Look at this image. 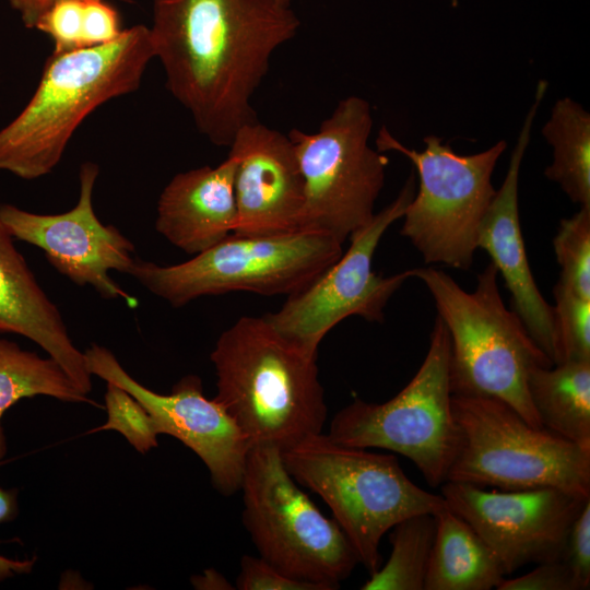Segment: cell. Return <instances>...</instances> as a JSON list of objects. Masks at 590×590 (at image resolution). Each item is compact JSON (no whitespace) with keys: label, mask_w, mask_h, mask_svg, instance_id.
<instances>
[{"label":"cell","mask_w":590,"mask_h":590,"mask_svg":"<svg viewBox=\"0 0 590 590\" xmlns=\"http://www.w3.org/2000/svg\"><path fill=\"white\" fill-rule=\"evenodd\" d=\"M300 20L276 0H152L149 27L166 87L212 144L257 121L251 99Z\"/></svg>","instance_id":"6da1fadb"},{"label":"cell","mask_w":590,"mask_h":590,"mask_svg":"<svg viewBox=\"0 0 590 590\" xmlns=\"http://www.w3.org/2000/svg\"><path fill=\"white\" fill-rule=\"evenodd\" d=\"M153 58L150 30L142 24L103 45L52 54L27 105L0 130V170L25 180L49 174L83 120L137 91Z\"/></svg>","instance_id":"7a4b0ae2"},{"label":"cell","mask_w":590,"mask_h":590,"mask_svg":"<svg viewBox=\"0 0 590 590\" xmlns=\"http://www.w3.org/2000/svg\"><path fill=\"white\" fill-rule=\"evenodd\" d=\"M316 358L264 316L241 317L221 333L210 355L217 378L214 399L251 447L283 449L322 433L327 405Z\"/></svg>","instance_id":"3957f363"},{"label":"cell","mask_w":590,"mask_h":590,"mask_svg":"<svg viewBox=\"0 0 590 590\" xmlns=\"http://www.w3.org/2000/svg\"><path fill=\"white\" fill-rule=\"evenodd\" d=\"M491 261L467 292L447 273L415 268L450 337L452 394L492 397L515 409L528 423L542 427L528 392L531 367L552 366L515 311L506 308Z\"/></svg>","instance_id":"277c9868"},{"label":"cell","mask_w":590,"mask_h":590,"mask_svg":"<svg viewBox=\"0 0 590 590\" xmlns=\"http://www.w3.org/2000/svg\"><path fill=\"white\" fill-rule=\"evenodd\" d=\"M281 457L296 483L329 506L369 575L380 567L379 544L394 524L446 506L441 495L413 483L396 456L341 445L328 434L307 436Z\"/></svg>","instance_id":"5b68a950"},{"label":"cell","mask_w":590,"mask_h":590,"mask_svg":"<svg viewBox=\"0 0 590 590\" xmlns=\"http://www.w3.org/2000/svg\"><path fill=\"white\" fill-rule=\"evenodd\" d=\"M459 446L447 481L519 491L552 487L590 498V449L528 423L504 401L452 394Z\"/></svg>","instance_id":"8992f818"},{"label":"cell","mask_w":590,"mask_h":590,"mask_svg":"<svg viewBox=\"0 0 590 590\" xmlns=\"http://www.w3.org/2000/svg\"><path fill=\"white\" fill-rule=\"evenodd\" d=\"M342 246L318 232L231 234L182 263L160 266L137 259L130 274L174 307L202 296L236 291L290 296L335 262L343 253Z\"/></svg>","instance_id":"52a82bcc"},{"label":"cell","mask_w":590,"mask_h":590,"mask_svg":"<svg viewBox=\"0 0 590 590\" xmlns=\"http://www.w3.org/2000/svg\"><path fill=\"white\" fill-rule=\"evenodd\" d=\"M240 491L243 521L260 557L286 576L334 590L359 564L337 521L287 472L279 447L250 448Z\"/></svg>","instance_id":"ba28073f"},{"label":"cell","mask_w":590,"mask_h":590,"mask_svg":"<svg viewBox=\"0 0 590 590\" xmlns=\"http://www.w3.org/2000/svg\"><path fill=\"white\" fill-rule=\"evenodd\" d=\"M423 141V151L409 149L385 126L376 138L379 152L401 153L418 174V190L404 211L400 234L426 263L469 270L481 223L496 193L492 176L507 143L500 140L482 152L465 155L437 135H426Z\"/></svg>","instance_id":"9c48e42d"},{"label":"cell","mask_w":590,"mask_h":590,"mask_svg":"<svg viewBox=\"0 0 590 590\" xmlns=\"http://www.w3.org/2000/svg\"><path fill=\"white\" fill-rule=\"evenodd\" d=\"M451 397L450 337L437 316L426 356L408 385L382 403L355 399L337 412L328 435L341 445L399 453L437 487L459 446Z\"/></svg>","instance_id":"30bf717a"},{"label":"cell","mask_w":590,"mask_h":590,"mask_svg":"<svg viewBox=\"0 0 590 590\" xmlns=\"http://www.w3.org/2000/svg\"><path fill=\"white\" fill-rule=\"evenodd\" d=\"M373 116L359 96L341 99L316 132L287 134L304 179L298 231L343 244L375 215L389 158L369 145Z\"/></svg>","instance_id":"8fae6325"},{"label":"cell","mask_w":590,"mask_h":590,"mask_svg":"<svg viewBox=\"0 0 590 590\" xmlns=\"http://www.w3.org/2000/svg\"><path fill=\"white\" fill-rule=\"evenodd\" d=\"M415 194L412 172L397 198L369 223L350 237L349 249L297 293L287 296L284 305L264 317L284 338L317 356L324 335L350 316L370 322L384 321V309L402 284L414 278V269L384 276L373 271L376 248Z\"/></svg>","instance_id":"7c38bea8"},{"label":"cell","mask_w":590,"mask_h":590,"mask_svg":"<svg viewBox=\"0 0 590 590\" xmlns=\"http://www.w3.org/2000/svg\"><path fill=\"white\" fill-rule=\"evenodd\" d=\"M440 489L447 507L488 545L506 576L563 558L569 530L590 500L552 487L502 491L446 481Z\"/></svg>","instance_id":"4fadbf2b"},{"label":"cell","mask_w":590,"mask_h":590,"mask_svg":"<svg viewBox=\"0 0 590 590\" xmlns=\"http://www.w3.org/2000/svg\"><path fill=\"white\" fill-rule=\"evenodd\" d=\"M84 356L91 375L122 388L146 410L158 435L177 438L203 461L217 492L240 491L251 446L223 405L204 397L198 376H185L161 394L132 378L108 349L93 343Z\"/></svg>","instance_id":"5bb4252c"},{"label":"cell","mask_w":590,"mask_h":590,"mask_svg":"<svg viewBox=\"0 0 590 590\" xmlns=\"http://www.w3.org/2000/svg\"><path fill=\"white\" fill-rule=\"evenodd\" d=\"M99 167L85 162L79 172L76 204L59 214H38L13 204L0 205V219L13 238L40 248L47 261L78 286H92L102 297L121 298L135 308L138 299L122 290L109 271L130 274L134 246L117 227L104 225L93 206Z\"/></svg>","instance_id":"9a60e30c"},{"label":"cell","mask_w":590,"mask_h":590,"mask_svg":"<svg viewBox=\"0 0 590 590\" xmlns=\"http://www.w3.org/2000/svg\"><path fill=\"white\" fill-rule=\"evenodd\" d=\"M229 153L238 161L234 179L237 224L233 234L298 232L304 179L288 135L257 120L237 131Z\"/></svg>","instance_id":"2e32d148"},{"label":"cell","mask_w":590,"mask_h":590,"mask_svg":"<svg viewBox=\"0 0 590 590\" xmlns=\"http://www.w3.org/2000/svg\"><path fill=\"white\" fill-rule=\"evenodd\" d=\"M538 83L510 155L504 181L485 213L477 235V248L485 250L511 294V306L536 345L555 364L557 341L553 306L542 296L530 270L519 220L518 186L520 167L531 138V129L547 90Z\"/></svg>","instance_id":"e0dca14e"},{"label":"cell","mask_w":590,"mask_h":590,"mask_svg":"<svg viewBox=\"0 0 590 590\" xmlns=\"http://www.w3.org/2000/svg\"><path fill=\"white\" fill-rule=\"evenodd\" d=\"M237 163L228 153L216 167L176 174L160 194L156 231L189 255H198L233 234L237 224Z\"/></svg>","instance_id":"ac0fdd59"},{"label":"cell","mask_w":590,"mask_h":590,"mask_svg":"<svg viewBox=\"0 0 590 590\" xmlns=\"http://www.w3.org/2000/svg\"><path fill=\"white\" fill-rule=\"evenodd\" d=\"M0 333H16L57 361L79 390H92L84 353L72 342L61 314L36 281L0 219Z\"/></svg>","instance_id":"d6986e66"},{"label":"cell","mask_w":590,"mask_h":590,"mask_svg":"<svg viewBox=\"0 0 590 590\" xmlns=\"http://www.w3.org/2000/svg\"><path fill=\"white\" fill-rule=\"evenodd\" d=\"M435 538L424 590H491L506 577L488 545L447 505L434 514Z\"/></svg>","instance_id":"ffe728a7"},{"label":"cell","mask_w":590,"mask_h":590,"mask_svg":"<svg viewBox=\"0 0 590 590\" xmlns=\"http://www.w3.org/2000/svg\"><path fill=\"white\" fill-rule=\"evenodd\" d=\"M527 385L542 427L590 449V359L535 365Z\"/></svg>","instance_id":"44dd1931"},{"label":"cell","mask_w":590,"mask_h":590,"mask_svg":"<svg viewBox=\"0 0 590 590\" xmlns=\"http://www.w3.org/2000/svg\"><path fill=\"white\" fill-rule=\"evenodd\" d=\"M542 135L552 146L553 161L544 175L571 202L590 208V115L570 97L555 102Z\"/></svg>","instance_id":"7402d4cb"},{"label":"cell","mask_w":590,"mask_h":590,"mask_svg":"<svg viewBox=\"0 0 590 590\" xmlns=\"http://www.w3.org/2000/svg\"><path fill=\"white\" fill-rule=\"evenodd\" d=\"M48 396L64 402L91 401L82 393L61 365L0 339V460L7 453L1 426L3 414L23 398Z\"/></svg>","instance_id":"603a6c76"},{"label":"cell","mask_w":590,"mask_h":590,"mask_svg":"<svg viewBox=\"0 0 590 590\" xmlns=\"http://www.w3.org/2000/svg\"><path fill=\"white\" fill-rule=\"evenodd\" d=\"M391 553L387 563L370 574L362 590H424L436 531L435 517L420 514L390 529Z\"/></svg>","instance_id":"cb8c5ba5"},{"label":"cell","mask_w":590,"mask_h":590,"mask_svg":"<svg viewBox=\"0 0 590 590\" xmlns=\"http://www.w3.org/2000/svg\"><path fill=\"white\" fill-rule=\"evenodd\" d=\"M34 30L52 39V54L103 45L122 32L118 11L104 0H58Z\"/></svg>","instance_id":"d4e9b609"},{"label":"cell","mask_w":590,"mask_h":590,"mask_svg":"<svg viewBox=\"0 0 590 590\" xmlns=\"http://www.w3.org/2000/svg\"><path fill=\"white\" fill-rule=\"evenodd\" d=\"M553 247L560 267L558 281L590 299V208L580 206L560 220Z\"/></svg>","instance_id":"484cf974"},{"label":"cell","mask_w":590,"mask_h":590,"mask_svg":"<svg viewBox=\"0 0 590 590\" xmlns=\"http://www.w3.org/2000/svg\"><path fill=\"white\" fill-rule=\"evenodd\" d=\"M556 363L590 359V299L557 281L553 288Z\"/></svg>","instance_id":"4316f807"},{"label":"cell","mask_w":590,"mask_h":590,"mask_svg":"<svg viewBox=\"0 0 590 590\" xmlns=\"http://www.w3.org/2000/svg\"><path fill=\"white\" fill-rule=\"evenodd\" d=\"M105 405L107 421L95 430H117L141 453L157 446L158 434L151 416L126 390L107 382Z\"/></svg>","instance_id":"83f0119b"},{"label":"cell","mask_w":590,"mask_h":590,"mask_svg":"<svg viewBox=\"0 0 590 590\" xmlns=\"http://www.w3.org/2000/svg\"><path fill=\"white\" fill-rule=\"evenodd\" d=\"M239 590H323L322 587L291 578L262 557L244 555L236 580Z\"/></svg>","instance_id":"f1b7e54d"},{"label":"cell","mask_w":590,"mask_h":590,"mask_svg":"<svg viewBox=\"0 0 590 590\" xmlns=\"http://www.w3.org/2000/svg\"><path fill=\"white\" fill-rule=\"evenodd\" d=\"M536 565L519 577H505L497 590H580L574 573L563 558Z\"/></svg>","instance_id":"f546056e"},{"label":"cell","mask_w":590,"mask_h":590,"mask_svg":"<svg viewBox=\"0 0 590 590\" xmlns=\"http://www.w3.org/2000/svg\"><path fill=\"white\" fill-rule=\"evenodd\" d=\"M563 559L568 564L580 590L590 588V500L575 519L567 538Z\"/></svg>","instance_id":"4dcf8cb0"},{"label":"cell","mask_w":590,"mask_h":590,"mask_svg":"<svg viewBox=\"0 0 590 590\" xmlns=\"http://www.w3.org/2000/svg\"><path fill=\"white\" fill-rule=\"evenodd\" d=\"M17 491L4 489L0 487V523L12 520L17 512ZM34 560L10 559L0 555V581L15 574L30 573Z\"/></svg>","instance_id":"1f68e13d"},{"label":"cell","mask_w":590,"mask_h":590,"mask_svg":"<svg viewBox=\"0 0 590 590\" xmlns=\"http://www.w3.org/2000/svg\"><path fill=\"white\" fill-rule=\"evenodd\" d=\"M58 0H8L25 27L35 28L39 17Z\"/></svg>","instance_id":"d6a6232c"},{"label":"cell","mask_w":590,"mask_h":590,"mask_svg":"<svg viewBox=\"0 0 590 590\" xmlns=\"http://www.w3.org/2000/svg\"><path fill=\"white\" fill-rule=\"evenodd\" d=\"M196 587L200 589L233 590L236 589L222 574L214 569H208L204 576L193 580Z\"/></svg>","instance_id":"836d02e7"},{"label":"cell","mask_w":590,"mask_h":590,"mask_svg":"<svg viewBox=\"0 0 590 590\" xmlns=\"http://www.w3.org/2000/svg\"><path fill=\"white\" fill-rule=\"evenodd\" d=\"M278 2H280L281 4L283 5H287V7H291L292 2L294 0H276Z\"/></svg>","instance_id":"e575fe53"},{"label":"cell","mask_w":590,"mask_h":590,"mask_svg":"<svg viewBox=\"0 0 590 590\" xmlns=\"http://www.w3.org/2000/svg\"><path fill=\"white\" fill-rule=\"evenodd\" d=\"M451 2H452L453 5H457L458 0H451Z\"/></svg>","instance_id":"d590c367"}]
</instances>
